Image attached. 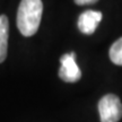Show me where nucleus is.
<instances>
[{"instance_id":"0eeeda50","label":"nucleus","mask_w":122,"mask_h":122,"mask_svg":"<svg viewBox=\"0 0 122 122\" xmlns=\"http://www.w3.org/2000/svg\"><path fill=\"white\" fill-rule=\"evenodd\" d=\"M98 0H75V2L79 6H85V5H93L97 2Z\"/></svg>"},{"instance_id":"39448f33","label":"nucleus","mask_w":122,"mask_h":122,"mask_svg":"<svg viewBox=\"0 0 122 122\" xmlns=\"http://www.w3.org/2000/svg\"><path fill=\"white\" fill-rule=\"evenodd\" d=\"M8 35H9L8 18L5 15H0V63H2L5 59L7 58Z\"/></svg>"},{"instance_id":"7ed1b4c3","label":"nucleus","mask_w":122,"mask_h":122,"mask_svg":"<svg viewBox=\"0 0 122 122\" xmlns=\"http://www.w3.org/2000/svg\"><path fill=\"white\" fill-rule=\"evenodd\" d=\"M59 77L66 83H76L81 78V71L76 63L75 52L66 53L60 58Z\"/></svg>"},{"instance_id":"f03ea898","label":"nucleus","mask_w":122,"mask_h":122,"mask_svg":"<svg viewBox=\"0 0 122 122\" xmlns=\"http://www.w3.org/2000/svg\"><path fill=\"white\" fill-rule=\"evenodd\" d=\"M101 122H118L122 118V103L114 94L103 96L98 102Z\"/></svg>"},{"instance_id":"f257e3e1","label":"nucleus","mask_w":122,"mask_h":122,"mask_svg":"<svg viewBox=\"0 0 122 122\" xmlns=\"http://www.w3.org/2000/svg\"><path fill=\"white\" fill-rule=\"evenodd\" d=\"M43 13L42 0H22L17 11V27L24 36H33L37 32Z\"/></svg>"},{"instance_id":"20e7f679","label":"nucleus","mask_w":122,"mask_h":122,"mask_svg":"<svg viewBox=\"0 0 122 122\" xmlns=\"http://www.w3.org/2000/svg\"><path fill=\"white\" fill-rule=\"evenodd\" d=\"M103 15L101 11L95 10H86L78 18V28L79 30L86 35H91L97 28V25L102 20Z\"/></svg>"},{"instance_id":"423d86ee","label":"nucleus","mask_w":122,"mask_h":122,"mask_svg":"<svg viewBox=\"0 0 122 122\" xmlns=\"http://www.w3.org/2000/svg\"><path fill=\"white\" fill-rule=\"evenodd\" d=\"M111 61L118 66H122V37L117 40L112 46L110 48L109 52Z\"/></svg>"}]
</instances>
